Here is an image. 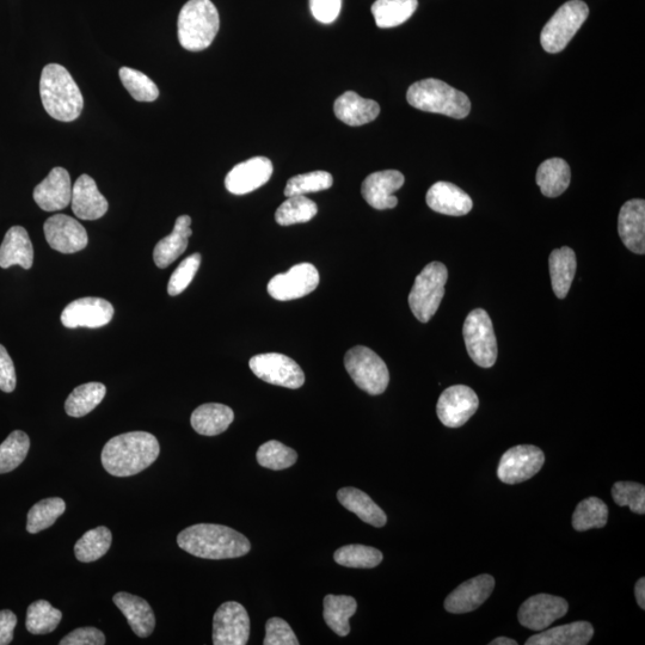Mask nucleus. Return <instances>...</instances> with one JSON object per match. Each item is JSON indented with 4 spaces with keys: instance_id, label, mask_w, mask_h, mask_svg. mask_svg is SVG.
Segmentation results:
<instances>
[{
    "instance_id": "obj_1",
    "label": "nucleus",
    "mask_w": 645,
    "mask_h": 645,
    "mask_svg": "<svg viewBox=\"0 0 645 645\" xmlns=\"http://www.w3.org/2000/svg\"><path fill=\"white\" fill-rule=\"evenodd\" d=\"M161 446L155 435L132 432L110 439L102 451V465L110 475L131 477L149 468L158 459Z\"/></svg>"
},
{
    "instance_id": "obj_2",
    "label": "nucleus",
    "mask_w": 645,
    "mask_h": 645,
    "mask_svg": "<svg viewBox=\"0 0 645 645\" xmlns=\"http://www.w3.org/2000/svg\"><path fill=\"white\" fill-rule=\"evenodd\" d=\"M177 544L189 555L205 559L238 558L249 554V539L223 525L198 524L183 530Z\"/></svg>"
},
{
    "instance_id": "obj_3",
    "label": "nucleus",
    "mask_w": 645,
    "mask_h": 645,
    "mask_svg": "<svg viewBox=\"0 0 645 645\" xmlns=\"http://www.w3.org/2000/svg\"><path fill=\"white\" fill-rule=\"evenodd\" d=\"M40 96L43 108L54 120L72 122L83 112L82 91L70 72L59 64H49L42 70Z\"/></svg>"
},
{
    "instance_id": "obj_4",
    "label": "nucleus",
    "mask_w": 645,
    "mask_h": 645,
    "mask_svg": "<svg viewBox=\"0 0 645 645\" xmlns=\"http://www.w3.org/2000/svg\"><path fill=\"white\" fill-rule=\"evenodd\" d=\"M407 100L411 107L421 112L442 114L458 120L465 119L471 112V102L464 92L434 78L411 85Z\"/></svg>"
},
{
    "instance_id": "obj_5",
    "label": "nucleus",
    "mask_w": 645,
    "mask_h": 645,
    "mask_svg": "<svg viewBox=\"0 0 645 645\" xmlns=\"http://www.w3.org/2000/svg\"><path fill=\"white\" fill-rule=\"evenodd\" d=\"M178 40L190 52L212 45L220 28L219 12L211 0H189L178 16Z\"/></svg>"
},
{
    "instance_id": "obj_6",
    "label": "nucleus",
    "mask_w": 645,
    "mask_h": 645,
    "mask_svg": "<svg viewBox=\"0 0 645 645\" xmlns=\"http://www.w3.org/2000/svg\"><path fill=\"white\" fill-rule=\"evenodd\" d=\"M448 270L444 263H429L416 276L413 290L409 294V306L421 323H428L439 310L445 296Z\"/></svg>"
},
{
    "instance_id": "obj_7",
    "label": "nucleus",
    "mask_w": 645,
    "mask_h": 645,
    "mask_svg": "<svg viewBox=\"0 0 645 645\" xmlns=\"http://www.w3.org/2000/svg\"><path fill=\"white\" fill-rule=\"evenodd\" d=\"M589 16V8L582 0H570L559 8L545 24L540 43L545 52H562L579 32Z\"/></svg>"
},
{
    "instance_id": "obj_8",
    "label": "nucleus",
    "mask_w": 645,
    "mask_h": 645,
    "mask_svg": "<svg viewBox=\"0 0 645 645\" xmlns=\"http://www.w3.org/2000/svg\"><path fill=\"white\" fill-rule=\"evenodd\" d=\"M344 366L354 383L372 396L382 395L389 386V368L370 348L358 346L348 350Z\"/></svg>"
},
{
    "instance_id": "obj_9",
    "label": "nucleus",
    "mask_w": 645,
    "mask_h": 645,
    "mask_svg": "<svg viewBox=\"0 0 645 645\" xmlns=\"http://www.w3.org/2000/svg\"><path fill=\"white\" fill-rule=\"evenodd\" d=\"M463 335L472 361L479 367H493L499 352L494 325L488 313L482 309L470 312L465 319Z\"/></svg>"
},
{
    "instance_id": "obj_10",
    "label": "nucleus",
    "mask_w": 645,
    "mask_h": 645,
    "mask_svg": "<svg viewBox=\"0 0 645 645\" xmlns=\"http://www.w3.org/2000/svg\"><path fill=\"white\" fill-rule=\"evenodd\" d=\"M251 371L268 384L297 390L305 384V374L300 366L284 354L268 353L251 358Z\"/></svg>"
},
{
    "instance_id": "obj_11",
    "label": "nucleus",
    "mask_w": 645,
    "mask_h": 645,
    "mask_svg": "<svg viewBox=\"0 0 645 645\" xmlns=\"http://www.w3.org/2000/svg\"><path fill=\"white\" fill-rule=\"evenodd\" d=\"M249 636L250 618L244 606L236 601L221 605L213 618V644L245 645Z\"/></svg>"
},
{
    "instance_id": "obj_12",
    "label": "nucleus",
    "mask_w": 645,
    "mask_h": 645,
    "mask_svg": "<svg viewBox=\"0 0 645 645\" xmlns=\"http://www.w3.org/2000/svg\"><path fill=\"white\" fill-rule=\"evenodd\" d=\"M545 463V454L531 445L515 446L503 454L497 477L506 484H519L536 476Z\"/></svg>"
},
{
    "instance_id": "obj_13",
    "label": "nucleus",
    "mask_w": 645,
    "mask_h": 645,
    "mask_svg": "<svg viewBox=\"0 0 645 645\" xmlns=\"http://www.w3.org/2000/svg\"><path fill=\"white\" fill-rule=\"evenodd\" d=\"M478 407V396L471 387L454 385L442 392L436 405V413L442 425L459 428L476 414Z\"/></svg>"
},
{
    "instance_id": "obj_14",
    "label": "nucleus",
    "mask_w": 645,
    "mask_h": 645,
    "mask_svg": "<svg viewBox=\"0 0 645 645\" xmlns=\"http://www.w3.org/2000/svg\"><path fill=\"white\" fill-rule=\"evenodd\" d=\"M319 284L318 270L311 263H300L285 274L275 275L268 284L270 297L280 301L303 298Z\"/></svg>"
},
{
    "instance_id": "obj_15",
    "label": "nucleus",
    "mask_w": 645,
    "mask_h": 645,
    "mask_svg": "<svg viewBox=\"0 0 645 645\" xmlns=\"http://www.w3.org/2000/svg\"><path fill=\"white\" fill-rule=\"evenodd\" d=\"M46 241L53 250L61 254H75L88 245V232L78 220L66 214H57L43 225Z\"/></svg>"
},
{
    "instance_id": "obj_16",
    "label": "nucleus",
    "mask_w": 645,
    "mask_h": 645,
    "mask_svg": "<svg viewBox=\"0 0 645 645\" xmlns=\"http://www.w3.org/2000/svg\"><path fill=\"white\" fill-rule=\"evenodd\" d=\"M568 602L550 594L534 595L521 605L518 618L522 626L532 631H544L568 612Z\"/></svg>"
},
{
    "instance_id": "obj_17",
    "label": "nucleus",
    "mask_w": 645,
    "mask_h": 645,
    "mask_svg": "<svg viewBox=\"0 0 645 645\" xmlns=\"http://www.w3.org/2000/svg\"><path fill=\"white\" fill-rule=\"evenodd\" d=\"M114 307L102 298H81L72 301L61 313V323L69 329H97L112 321Z\"/></svg>"
},
{
    "instance_id": "obj_18",
    "label": "nucleus",
    "mask_w": 645,
    "mask_h": 645,
    "mask_svg": "<svg viewBox=\"0 0 645 645\" xmlns=\"http://www.w3.org/2000/svg\"><path fill=\"white\" fill-rule=\"evenodd\" d=\"M404 182V175L397 170L373 172L362 183L361 194L367 204L376 210H392L398 205V199L393 193L401 189Z\"/></svg>"
},
{
    "instance_id": "obj_19",
    "label": "nucleus",
    "mask_w": 645,
    "mask_h": 645,
    "mask_svg": "<svg viewBox=\"0 0 645 645\" xmlns=\"http://www.w3.org/2000/svg\"><path fill=\"white\" fill-rule=\"evenodd\" d=\"M273 175V163L266 157H254L239 163L225 178V187L231 194L245 195L261 188Z\"/></svg>"
},
{
    "instance_id": "obj_20",
    "label": "nucleus",
    "mask_w": 645,
    "mask_h": 645,
    "mask_svg": "<svg viewBox=\"0 0 645 645\" xmlns=\"http://www.w3.org/2000/svg\"><path fill=\"white\" fill-rule=\"evenodd\" d=\"M495 579L490 575H479L466 581L448 595L445 600L447 612L464 614L477 610L493 593Z\"/></svg>"
},
{
    "instance_id": "obj_21",
    "label": "nucleus",
    "mask_w": 645,
    "mask_h": 645,
    "mask_svg": "<svg viewBox=\"0 0 645 645\" xmlns=\"http://www.w3.org/2000/svg\"><path fill=\"white\" fill-rule=\"evenodd\" d=\"M34 200L41 210L57 212L71 204L72 186L69 171L54 168L34 189Z\"/></svg>"
},
{
    "instance_id": "obj_22",
    "label": "nucleus",
    "mask_w": 645,
    "mask_h": 645,
    "mask_svg": "<svg viewBox=\"0 0 645 645\" xmlns=\"http://www.w3.org/2000/svg\"><path fill=\"white\" fill-rule=\"evenodd\" d=\"M618 232L626 248L632 253H645V201L625 202L618 218Z\"/></svg>"
},
{
    "instance_id": "obj_23",
    "label": "nucleus",
    "mask_w": 645,
    "mask_h": 645,
    "mask_svg": "<svg viewBox=\"0 0 645 645\" xmlns=\"http://www.w3.org/2000/svg\"><path fill=\"white\" fill-rule=\"evenodd\" d=\"M72 211L82 220H97L108 211V201L100 193L94 178L88 175L78 177L72 188Z\"/></svg>"
},
{
    "instance_id": "obj_24",
    "label": "nucleus",
    "mask_w": 645,
    "mask_h": 645,
    "mask_svg": "<svg viewBox=\"0 0 645 645\" xmlns=\"http://www.w3.org/2000/svg\"><path fill=\"white\" fill-rule=\"evenodd\" d=\"M426 200L430 210L451 217H463L471 212L473 206L470 196L450 182L433 184L428 190Z\"/></svg>"
},
{
    "instance_id": "obj_25",
    "label": "nucleus",
    "mask_w": 645,
    "mask_h": 645,
    "mask_svg": "<svg viewBox=\"0 0 645 645\" xmlns=\"http://www.w3.org/2000/svg\"><path fill=\"white\" fill-rule=\"evenodd\" d=\"M113 601L126 617L135 635L141 638L152 635L156 628V617L149 602L125 592L116 593Z\"/></svg>"
},
{
    "instance_id": "obj_26",
    "label": "nucleus",
    "mask_w": 645,
    "mask_h": 645,
    "mask_svg": "<svg viewBox=\"0 0 645 645\" xmlns=\"http://www.w3.org/2000/svg\"><path fill=\"white\" fill-rule=\"evenodd\" d=\"M336 118L352 127L364 126L376 120L380 106L376 101L367 100L354 91L344 92L334 104Z\"/></svg>"
},
{
    "instance_id": "obj_27",
    "label": "nucleus",
    "mask_w": 645,
    "mask_h": 645,
    "mask_svg": "<svg viewBox=\"0 0 645 645\" xmlns=\"http://www.w3.org/2000/svg\"><path fill=\"white\" fill-rule=\"evenodd\" d=\"M33 263L34 248L27 230L22 226L11 227L0 245V268L21 266L30 269Z\"/></svg>"
},
{
    "instance_id": "obj_28",
    "label": "nucleus",
    "mask_w": 645,
    "mask_h": 645,
    "mask_svg": "<svg viewBox=\"0 0 645 645\" xmlns=\"http://www.w3.org/2000/svg\"><path fill=\"white\" fill-rule=\"evenodd\" d=\"M192 218L181 215L175 223L174 231L159 241L153 251V260L159 268H167L174 263L188 248L189 237L193 235Z\"/></svg>"
},
{
    "instance_id": "obj_29",
    "label": "nucleus",
    "mask_w": 645,
    "mask_h": 645,
    "mask_svg": "<svg viewBox=\"0 0 645 645\" xmlns=\"http://www.w3.org/2000/svg\"><path fill=\"white\" fill-rule=\"evenodd\" d=\"M593 636L594 629L591 623L576 622L540 631L538 635L528 638L526 645H586L591 642Z\"/></svg>"
},
{
    "instance_id": "obj_30",
    "label": "nucleus",
    "mask_w": 645,
    "mask_h": 645,
    "mask_svg": "<svg viewBox=\"0 0 645 645\" xmlns=\"http://www.w3.org/2000/svg\"><path fill=\"white\" fill-rule=\"evenodd\" d=\"M235 420V413L227 405L208 403L196 408L192 414V427L204 436H217L224 433Z\"/></svg>"
},
{
    "instance_id": "obj_31",
    "label": "nucleus",
    "mask_w": 645,
    "mask_h": 645,
    "mask_svg": "<svg viewBox=\"0 0 645 645\" xmlns=\"http://www.w3.org/2000/svg\"><path fill=\"white\" fill-rule=\"evenodd\" d=\"M341 505L348 509L349 512L374 527H384L387 522V516L382 508L374 502L364 491L356 488H342L337 493Z\"/></svg>"
},
{
    "instance_id": "obj_32",
    "label": "nucleus",
    "mask_w": 645,
    "mask_h": 645,
    "mask_svg": "<svg viewBox=\"0 0 645 645\" xmlns=\"http://www.w3.org/2000/svg\"><path fill=\"white\" fill-rule=\"evenodd\" d=\"M549 266L552 290L557 298H567L576 274L577 262L574 250L563 247L552 251Z\"/></svg>"
},
{
    "instance_id": "obj_33",
    "label": "nucleus",
    "mask_w": 645,
    "mask_h": 645,
    "mask_svg": "<svg viewBox=\"0 0 645 645\" xmlns=\"http://www.w3.org/2000/svg\"><path fill=\"white\" fill-rule=\"evenodd\" d=\"M571 181L569 164L562 158H550L540 164L537 184L546 198H558L568 189Z\"/></svg>"
},
{
    "instance_id": "obj_34",
    "label": "nucleus",
    "mask_w": 645,
    "mask_h": 645,
    "mask_svg": "<svg viewBox=\"0 0 645 645\" xmlns=\"http://www.w3.org/2000/svg\"><path fill=\"white\" fill-rule=\"evenodd\" d=\"M358 610V602L348 595H327L324 599V620L336 635L346 637L350 632L349 619Z\"/></svg>"
},
{
    "instance_id": "obj_35",
    "label": "nucleus",
    "mask_w": 645,
    "mask_h": 645,
    "mask_svg": "<svg viewBox=\"0 0 645 645\" xmlns=\"http://www.w3.org/2000/svg\"><path fill=\"white\" fill-rule=\"evenodd\" d=\"M417 6V0H376L372 5V14L379 28H395L407 22Z\"/></svg>"
},
{
    "instance_id": "obj_36",
    "label": "nucleus",
    "mask_w": 645,
    "mask_h": 645,
    "mask_svg": "<svg viewBox=\"0 0 645 645\" xmlns=\"http://www.w3.org/2000/svg\"><path fill=\"white\" fill-rule=\"evenodd\" d=\"M107 387L101 383H88L76 387L65 403L67 415L83 417L95 410L106 397Z\"/></svg>"
},
{
    "instance_id": "obj_37",
    "label": "nucleus",
    "mask_w": 645,
    "mask_h": 645,
    "mask_svg": "<svg viewBox=\"0 0 645 645\" xmlns=\"http://www.w3.org/2000/svg\"><path fill=\"white\" fill-rule=\"evenodd\" d=\"M112 532L107 527L98 526L88 531L75 545V554L79 562L91 563L102 558L112 545Z\"/></svg>"
},
{
    "instance_id": "obj_38",
    "label": "nucleus",
    "mask_w": 645,
    "mask_h": 645,
    "mask_svg": "<svg viewBox=\"0 0 645 645\" xmlns=\"http://www.w3.org/2000/svg\"><path fill=\"white\" fill-rule=\"evenodd\" d=\"M63 613L46 600H38L28 607L26 628L30 634L45 635L58 628Z\"/></svg>"
},
{
    "instance_id": "obj_39",
    "label": "nucleus",
    "mask_w": 645,
    "mask_h": 645,
    "mask_svg": "<svg viewBox=\"0 0 645 645\" xmlns=\"http://www.w3.org/2000/svg\"><path fill=\"white\" fill-rule=\"evenodd\" d=\"M318 207L316 202L307 199L305 195L291 196L275 213V220L281 226L303 224L316 217Z\"/></svg>"
},
{
    "instance_id": "obj_40",
    "label": "nucleus",
    "mask_w": 645,
    "mask_h": 645,
    "mask_svg": "<svg viewBox=\"0 0 645 645\" xmlns=\"http://www.w3.org/2000/svg\"><path fill=\"white\" fill-rule=\"evenodd\" d=\"M608 521V507L598 497H588L577 505L573 514L576 531L585 532L592 528H604Z\"/></svg>"
},
{
    "instance_id": "obj_41",
    "label": "nucleus",
    "mask_w": 645,
    "mask_h": 645,
    "mask_svg": "<svg viewBox=\"0 0 645 645\" xmlns=\"http://www.w3.org/2000/svg\"><path fill=\"white\" fill-rule=\"evenodd\" d=\"M65 511L66 503L60 497H51L36 503L28 513L27 531L36 534L47 530Z\"/></svg>"
},
{
    "instance_id": "obj_42",
    "label": "nucleus",
    "mask_w": 645,
    "mask_h": 645,
    "mask_svg": "<svg viewBox=\"0 0 645 645\" xmlns=\"http://www.w3.org/2000/svg\"><path fill=\"white\" fill-rule=\"evenodd\" d=\"M30 448L29 436L22 430L12 432L0 445V475L14 471L27 458Z\"/></svg>"
},
{
    "instance_id": "obj_43",
    "label": "nucleus",
    "mask_w": 645,
    "mask_h": 645,
    "mask_svg": "<svg viewBox=\"0 0 645 645\" xmlns=\"http://www.w3.org/2000/svg\"><path fill=\"white\" fill-rule=\"evenodd\" d=\"M383 554L377 549L366 545H346L337 550L335 562L347 568L371 569L383 562Z\"/></svg>"
},
{
    "instance_id": "obj_44",
    "label": "nucleus",
    "mask_w": 645,
    "mask_h": 645,
    "mask_svg": "<svg viewBox=\"0 0 645 645\" xmlns=\"http://www.w3.org/2000/svg\"><path fill=\"white\" fill-rule=\"evenodd\" d=\"M257 462L269 470H285L297 463L298 454L281 442L272 440L258 448Z\"/></svg>"
},
{
    "instance_id": "obj_45",
    "label": "nucleus",
    "mask_w": 645,
    "mask_h": 645,
    "mask_svg": "<svg viewBox=\"0 0 645 645\" xmlns=\"http://www.w3.org/2000/svg\"><path fill=\"white\" fill-rule=\"evenodd\" d=\"M122 84L135 101L153 102L159 97V89L152 79L138 70L122 67L119 71Z\"/></svg>"
},
{
    "instance_id": "obj_46",
    "label": "nucleus",
    "mask_w": 645,
    "mask_h": 645,
    "mask_svg": "<svg viewBox=\"0 0 645 645\" xmlns=\"http://www.w3.org/2000/svg\"><path fill=\"white\" fill-rule=\"evenodd\" d=\"M333 175L327 171H313L309 174L297 175L287 182L285 195L287 198L297 195L322 192L333 187Z\"/></svg>"
},
{
    "instance_id": "obj_47",
    "label": "nucleus",
    "mask_w": 645,
    "mask_h": 645,
    "mask_svg": "<svg viewBox=\"0 0 645 645\" xmlns=\"http://www.w3.org/2000/svg\"><path fill=\"white\" fill-rule=\"evenodd\" d=\"M612 497L619 507H629L631 512L645 514V487L635 482H617L612 488Z\"/></svg>"
},
{
    "instance_id": "obj_48",
    "label": "nucleus",
    "mask_w": 645,
    "mask_h": 645,
    "mask_svg": "<svg viewBox=\"0 0 645 645\" xmlns=\"http://www.w3.org/2000/svg\"><path fill=\"white\" fill-rule=\"evenodd\" d=\"M201 255L193 254L183 260L180 266L177 267L174 274L171 275L168 284V293L171 297L178 296L183 291L187 290L190 282L195 278L196 273L200 268Z\"/></svg>"
},
{
    "instance_id": "obj_49",
    "label": "nucleus",
    "mask_w": 645,
    "mask_h": 645,
    "mask_svg": "<svg viewBox=\"0 0 645 645\" xmlns=\"http://www.w3.org/2000/svg\"><path fill=\"white\" fill-rule=\"evenodd\" d=\"M264 645H298L299 641L287 622L281 618H270L266 625Z\"/></svg>"
},
{
    "instance_id": "obj_50",
    "label": "nucleus",
    "mask_w": 645,
    "mask_h": 645,
    "mask_svg": "<svg viewBox=\"0 0 645 645\" xmlns=\"http://www.w3.org/2000/svg\"><path fill=\"white\" fill-rule=\"evenodd\" d=\"M342 8V0H310L312 16L318 22L330 24L339 17Z\"/></svg>"
},
{
    "instance_id": "obj_51",
    "label": "nucleus",
    "mask_w": 645,
    "mask_h": 645,
    "mask_svg": "<svg viewBox=\"0 0 645 645\" xmlns=\"http://www.w3.org/2000/svg\"><path fill=\"white\" fill-rule=\"evenodd\" d=\"M106 636L96 628H81L72 631L60 641V645H103Z\"/></svg>"
},
{
    "instance_id": "obj_52",
    "label": "nucleus",
    "mask_w": 645,
    "mask_h": 645,
    "mask_svg": "<svg viewBox=\"0 0 645 645\" xmlns=\"http://www.w3.org/2000/svg\"><path fill=\"white\" fill-rule=\"evenodd\" d=\"M17 378L14 361L8 350L0 344V390L10 393L16 389Z\"/></svg>"
},
{
    "instance_id": "obj_53",
    "label": "nucleus",
    "mask_w": 645,
    "mask_h": 645,
    "mask_svg": "<svg viewBox=\"0 0 645 645\" xmlns=\"http://www.w3.org/2000/svg\"><path fill=\"white\" fill-rule=\"evenodd\" d=\"M17 625L16 614L10 610L0 611V645H8L14 640Z\"/></svg>"
},
{
    "instance_id": "obj_54",
    "label": "nucleus",
    "mask_w": 645,
    "mask_h": 645,
    "mask_svg": "<svg viewBox=\"0 0 645 645\" xmlns=\"http://www.w3.org/2000/svg\"><path fill=\"white\" fill-rule=\"evenodd\" d=\"M635 594L637 599V604L645 610V579L642 577L641 580H638L635 587Z\"/></svg>"
},
{
    "instance_id": "obj_55",
    "label": "nucleus",
    "mask_w": 645,
    "mask_h": 645,
    "mask_svg": "<svg viewBox=\"0 0 645 645\" xmlns=\"http://www.w3.org/2000/svg\"><path fill=\"white\" fill-rule=\"evenodd\" d=\"M490 645H518V642L512 640V638L499 637L493 642H490Z\"/></svg>"
}]
</instances>
